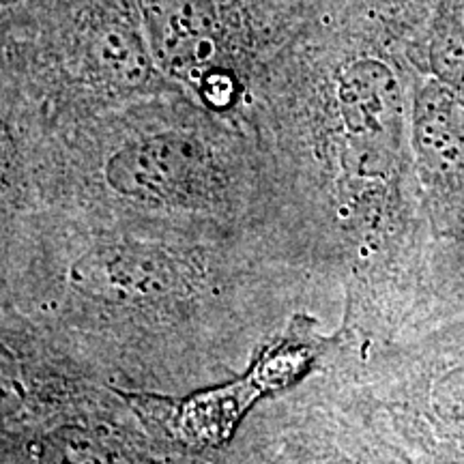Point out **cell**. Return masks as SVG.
<instances>
[{
	"mask_svg": "<svg viewBox=\"0 0 464 464\" xmlns=\"http://www.w3.org/2000/svg\"><path fill=\"white\" fill-rule=\"evenodd\" d=\"M110 188L149 207H198L216 189V168L205 144L181 131L127 142L106 166Z\"/></svg>",
	"mask_w": 464,
	"mask_h": 464,
	"instance_id": "obj_1",
	"label": "cell"
},
{
	"mask_svg": "<svg viewBox=\"0 0 464 464\" xmlns=\"http://www.w3.org/2000/svg\"><path fill=\"white\" fill-rule=\"evenodd\" d=\"M312 359L314 353L304 335L299 338L290 335L265 351L263 359L254 365L246 379L191 396L183 402H158L160 411L166 417L168 426L183 440L219 443L228 437L254 400L304 376Z\"/></svg>",
	"mask_w": 464,
	"mask_h": 464,
	"instance_id": "obj_2",
	"label": "cell"
},
{
	"mask_svg": "<svg viewBox=\"0 0 464 464\" xmlns=\"http://www.w3.org/2000/svg\"><path fill=\"white\" fill-rule=\"evenodd\" d=\"M144 39L160 67L191 73L205 67L218 48L213 0H142Z\"/></svg>",
	"mask_w": 464,
	"mask_h": 464,
	"instance_id": "obj_3",
	"label": "cell"
},
{
	"mask_svg": "<svg viewBox=\"0 0 464 464\" xmlns=\"http://www.w3.org/2000/svg\"><path fill=\"white\" fill-rule=\"evenodd\" d=\"M91 58L97 75L116 89L142 86L149 82L153 65H158L147 39L123 26H110L97 34Z\"/></svg>",
	"mask_w": 464,
	"mask_h": 464,
	"instance_id": "obj_4",
	"label": "cell"
},
{
	"mask_svg": "<svg viewBox=\"0 0 464 464\" xmlns=\"http://www.w3.org/2000/svg\"><path fill=\"white\" fill-rule=\"evenodd\" d=\"M390 91L387 72L376 63L363 61L348 67L340 78V103L348 130L365 133L379 127Z\"/></svg>",
	"mask_w": 464,
	"mask_h": 464,
	"instance_id": "obj_5",
	"label": "cell"
},
{
	"mask_svg": "<svg viewBox=\"0 0 464 464\" xmlns=\"http://www.w3.org/2000/svg\"><path fill=\"white\" fill-rule=\"evenodd\" d=\"M100 266L103 280L130 297L164 295L172 284L170 260L150 249H114Z\"/></svg>",
	"mask_w": 464,
	"mask_h": 464,
	"instance_id": "obj_6",
	"label": "cell"
},
{
	"mask_svg": "<svg viewBox=\"0 0 464 464\" xmlns=\"http://www.w3.org/2000/svg\"><path fill=\"white\" fill-rule=\"evenodd\" d=\"M454 100L448 91L430 89L420 100L417 133L423 153L434 166L454 164L460 153V133L456 130Z\"/></svg>",
	"mask_w": 464,
	"mask_h": 464,
	"instance_id": "obj_7",
	"label": "cell"
},
{
	"mask_svg": "<svg viewBox=\"0 0 464 464\" xmlns=\"http://www.w3.org/2000/svg\"><path fill=\"white\" fill-rule=\"evenodd\" d=\"M432 58L437 72L448 82L464 84V15L450 11L439 20Z\"/></svg>",
	"mask_w": 464,
	"mask_h": 464,
	"instance_id": "obj_8",
	"label": "cell"
}]
</instances>
